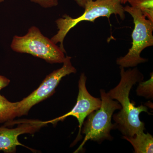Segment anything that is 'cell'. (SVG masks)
<instances>
[{"label": "cell", "instance_id": "9c48e42d", "mask_svg": "<svg viewBox=\"0 0 153 153\" xmlns=\"http://www.w3.org/2000/svg\"><path fill=\"white\" fill-rule=\"evenodd\" d=\"M123 138L131 144L135 153L153 152V137L149 133L145 134L143 132L133 137L123 136Z\"/></svg>", "mask_w": 153, "mask_h": 153}, {"label": "cell", "instance_id": "5b68a950", "mask_svg": "<svg viewBox=\"0 0 153 153\" xmlns=\"http://www.w3.org/2000/svg\"><path fill=\"white\" fill-rule=\"evenodd\" d=\"M11 48L15 52L27 53L50 63H63L66 57L61 48L35 26L30 27L25 36H14Z\"/></svg>", "mask_w": 153, "mask_h": 153}, {"label": "cell", "instance_id": "2e32d148", "mask_svg": "<svg viewBox=\"0 0 153 153\" xmlns=\"http://www.w3.org/2000/svg\"><path fill=\"white\" fill-rule=\"evenodd\" d=\"M128 0H120V1L122 4H126V3H127Z\"/></svg>", "mask_w": 153, "mask_h": 153}, {"label": "cell", "instance_id": "4fadbf2b", "mask_svg": "<svg viewBox=\"0 0 153 153\" xmlns=\"http://www.w3.org/2000/svg\"><path fill=\"white\" fill-rule=\"evenodd\" d=\"M31 1L37 3L44 8H51L55 7L58 4V0H30Z\"/></svg>", "mask_w": 153, "mask_h": 153}, {"label": "cell", "instance_id": "5bb4252c", "mask_svg": "<svg viewBox=\"0 0 153 153\" xmlns=\"http://www.w3.org/2000/svg\"><path fill=\"white\" fill-rule=\"evenodd\" d=\"M10 80L5 76L0 75V91L9 85Z\"/></svg>", "mask_w": 153, "mask_h": 153}, {"label": "cell", "instance_id": "7c38bea8", "mask_svg": "<svg viewBox=\"0 0 153 153\" xmlns=\"http://www.w3.org/2000/svg\"><path fill=\"white\" fill-rule=\"evenodd\" d=\"M137 87V94L139 96L143 97L145 98H153V73H151L150 79L146 81H141L139 82Z\"/></svg>", "mask_w": 153, "mask_h": 153}, {"label": "cell", "instance_id": "e0dca14e", "mask_svg": "<svg viewBox=\"0 0 153 153\" xmlns=\"http://www.w3.org/2000/svg\"><path fill=\"white\" fill-rule=\"evenodd\" d=\"M4 0H0V3L2 2Z\"/></svg>", "mask_w": 153, "mask_h": 153}, {"label": "cell", "instance_id": "3957f363", "mask_svg": "<svg viewBox=\"0 0 153 153\" xmlns=\"http://www.w3.org/2000/svg\"><path fill=\"white\" fill-rule=\"evenodd\" d=\"M101 105L99 109L91 112L83 122L81 132L85 134L82 143L74 153H78L83 149V146L88 140L100 143L105 140H112L111 131L115 129L111 118L115 111L120 110V104L114 101L103 89L100 90Z\"/></svg>", "mask_w": 153, "mask_h": 153}, {"label": "cell", "instance_id": "52a82bcc", "mask_svg": "<svg viewBox=\"0 0 153 153\" xmlns=\"http://www.w3.org/2000/svg\"><path fill=\"white\" fill-rule=\"evenodd\" d=\"M86 79L87 77L85 74L82 73L80 75L78 82L79 92L77 101L75 106L71 111L52 120L45 121L47 124L51 123L55 124L58 122L64 120L66 117L70 116L76 118L79 123V132L76 139L71 144L72 146H74L82 139L81 130L85 118L91 112L99 109L101 105V100L100 98L94 97L88 91L86 88Z\"/></svg>", "mask_w": 153, "mask_h": 153}, {"label": "cell", "instance_id": "9a60e30c", "mask_svg": "<svg viewBox=\"0 0 153 153\" xmlns=\"http://www.w3.org/2000/svg\"><path fill=\"white\" fill-rule=\"evenodd\" d=\"M79 7L84 8L86 4L93 0H74Z\"/></svg>", "mask_w": 153, "mask_h": 153}, {"label": "cell", "instance_id": "ba28073f", "mask_svg": "<svg viewBox=\"0 0 153 153\" xmlns=\"http://www.w3.org/2000/svg\"><path fill=\"white\" fill-rule=\"evenodd\" d=\"M47 124L45 121L27 120L22 121L16 128L0 127V152L4 153L16 152L17 147L25 146L19 142L18 137L24 134H33Z\"/></svg>", "mask_w": 153, "mask_h": 153}, {"label": "cell", "instance_id": "277c9868", "mask_svg": "<svg viewBox=\"0 0 153 153\" xmlns=\"http://www.w3.org/2000/svg\"><path fill=\"white\" fill-rule=\"evenodd\" d=\"M124 10L133 19L132 43L127 54L117 58L116 63L120 67L124 68L134 67L148 61L141 57L140 54L146 48L153 46V22L146 19L139 9L127 5L124 7Z\"/></svg>", "mask_w": 153, "mask_h": 153}, {"label": "cell", "instance_id": "7a4b0ae2", "mask_svg": "<svg viewBox=\"0 0 153 153\" xmlns=\"http://www.w3.org/2000/svg\"><path fill=\"white\" fill-rule=\"evenodd\" d=\"M84 9V13L77 18H72L65 15L55 21L58 30L51 40L55 44L60 43L59 47L65 53L64 39L70 30L78 23L83 21L94 22L95 19L101 17L109 19L113 14L118 16L122 20L125 19V12L120 0H93L88 3Z\"/></svg>", "mask_w": 153, "mask_h": 153}, {"label": "cell", "instance_id": "6da1fadb", "mask_svg": "<svg viewBox=\"0 0 153 153\" xmlns=\"http://www.w3.org/2000/svg\"><path fill=\"white\" fill-rule=\"evenodd\" d=\"M120 68V81L107 93L111 98L117 100L121 106L120 111L112 116L115 122V129L117 128L123 136L133 137L146 129L145 123L140 120V114L145 112L150 114L147 107L143 105L135 107L134 102H131L129 98L132 87L137 82L143 81L144 76L136 67L126 71L123 67Z\"/></svg>", "mask_w": 153, "mask_h": 153}, {"label": "cell", "instance_id": "8992f818", "mask_svg": "<svg viewBox=\"0 0 153 153\" xmlns=\"http://www.w3.org/2000/svg\"><path fill=\"white\" fill-rule=\"evenodd\" d=\"M71 59V57L66 56L61 68L47 75L36 90L21 101L18 102L17 117L27 114L34 105L54 94L62 78L72 73H76V69L72 65Z\"/></svg>", "mask_w": 153, "mask_h": 153}, {"label": "cell", "instance_id": "8fae6325", "mask_svg": "<svg viewBox=\"0 0 153 153\" xmlns=\"http://www.w3.org/2000/svg\"><path fill=\"white\" fill-rule=\"evenodd\" d=\"M131 7L139 9L146 18L153 22V0H128Z\"/></svg>", "mask_w": 153, "mask_h": 153}, {"label": "cell", "instance_id": "30bf717a", "mask_svg": "<svg viewBox=\"0 0 153 153\" xmlns=\"http://www.w3.org/2000/svg\"><path fill=\"white\" fill-rule=\"evenodd\" d=\"M18 102H11L0 94V123L10 122L17 117Z\"/></svg>", "mask_w": 153, "mask_h": 153}]
</instances>
